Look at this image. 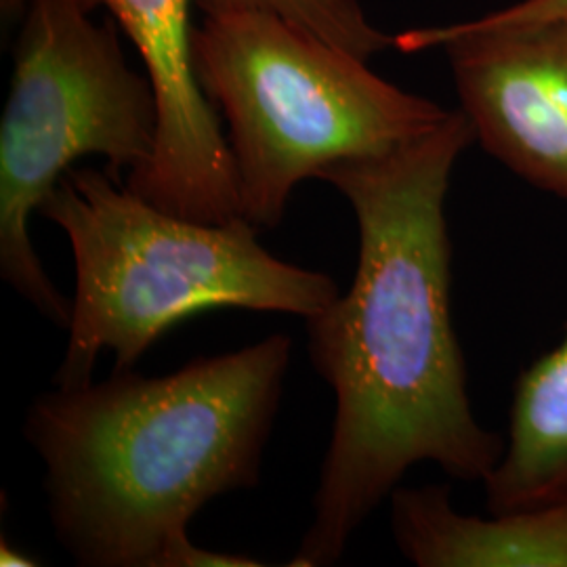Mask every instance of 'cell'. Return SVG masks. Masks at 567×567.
Wrapping results in <instances>:
<instances>
[{
  "mask_svg": "<svg viewBox=\"0 0 567 567\" xmlns=\"http://www.w3.org/2000/svg\"><path fill=\"white\" fill-rule=\"evenodd\" d=\"M82 0H28L0 121V278L60 328L72 320L30 240L61 177L84 156L122 182L152 161L158 107L126 61L118 23H95ZM124 183V182H122Z\"/></svg>",
  "mask_w": 567,
  "mask_h": 567,
  "instance_id": "5b68a950",
  "label": "cell"
},
{
  "mask_svg": "<svg viewBox=\"0 0 567 567\" xmlns=\"http://www.w3.org/2000/svg\"><path fill=\"white\" fill-rule=\"evenodd\" d=\"M25 7H28V0H0L2 18L7 21H16L23 18Z\"/></svg>",
  "mask_w": 567,
  "mask_h": 567,
  "instance_id": "4fadbf2b",
  "label": "cell"
},
{
  "mask_svg": "<svg viewBox=\"0 0 567 567\" xmlns=\"http://www.w3.org/2000/svg\"><path fill=\"white\" fill-rule=\"evenodd\" d=\"M501 21L567 20V0H522L492 13Z\"/></svg>",
  "mask_w": 567,
  "mask_h": 567,
  "instance_id": "8fae6325",
  "label": "cell"
},
{
  "mask_svg": "<svg viewBox=\"0 0 567 567\" xmlns=\"http://www.w3.org/2000/svg\"><path fill=\"white\" fill-rule=\"evenodd\" d=\"M482 484L487 513L567 501V320L561 341L517 377L505 452Z\"/></svg>",
  "mask_w": 567,
  "mask_h": 567,
  "instance_id": "9c48e42d",
  "label": "cell"
},
{
  "mask_svg": "<svg viewBox=\"0 0 567 567\" xmlns=\"http://www.w3.org/2000/svg\"><path fill=\"white\" fill-rule=\"evenodd\" d=\"M39 215L68 236L76 295L70 339L53 385L93 383L103 349L131 370L183 320L210 309L309 318L341 290L328 274L265 250L259 227L236 217L200 224L143 200L107 171L70 168Z\"/></svg>",
  "mask_w": 567,
  "mask_h": 567,
  "instance_id": "3957f363",
  "label": "cell"
},
{
  "mask_svg": "<svg viewBox=\"0 0 567 567\" xmlns=\"http://www.w3.org/2000/svg\"><path fill=\"white\" fill-rule=\"evenodd\" d=\"M0 566L30 567L39 566V561H32V557L25 550H20V548L13 547L11 543L2 540V545H0Z\"/></svg>",
  "mask_w": 567,
  "mask_h": 567,
  "instance_id": "7c38bea8",
  "label": "cell"
},
{
  "mask_svg": "<svg viewBox=\"0 0 567 567\" xmlns=\"http://www.w3.org/2000/svg\"><path fill=\"white\" fill-rule=\"evenodd\" d=\"M395 547L419 567H567V501L545 507L458 513L450 487H395Z\"/></svg>",
  "mask_w": 567,
  "mask_h": 567,
  "instance_id": "ba28073f",
  "label": "cell"
},
{
  "mask_svg": "<svg viewBox=\"0 0 567 567\" xmlns=\"http://www.w3.org/2000/svg\"><path fill=\"white\" fill-rule=\"evenodd\" d=\"M194 65L229 126L240 213L259 229L282 224L299 183L320 179L334 164L385 156L450 114L265 9L204 16Z\"/></svg>",
  "mask_w": 567,
  "mask_h": 567,
  "instance_id": "277c9868",
  "label": "cell"
},
{
  "mask_svg": "<svg viewBox=\"0 0 567 567\" xmlns=\"http://www.w3.org/2000/svg\"><path fill=\"white\" fill-rule=\"evenodd\" d=\"M475 131L463 110L385 156L326 168L358 221L353 282L305 318L307 353L337 398L313 519L290 567L334 566L410 466L484 482L505 440L475 419L452 322L446 198Z\"/></svg>",
  "mask_w": 567,
  "mask_h": 567,
  "instance_id": "6da1fadb",
  "label": "cell"
},
{
  "mask_svg": "<svg viewBox=\"0 0 567 567\" xmlns=\"http://www.w3.org/2000/svg\"><path fill=\"white\" fill-rule=\"evenodd\" d=\"M288 334L204 355L164 377L114 370L42 393L23 435L44 465L55 538L82 567H261L206 550L189 522L210 501L255 489L282 402Z\"/></svg>",
  "mask_w": 567,
  "mask_h": 567,
  "instance_id": "7a4b0ae2",
  "label": "cell"
},
{
  "mask_svg": "<svg viewBox=\"0 0 567 567\" xmlns=\"http://www.w3.org/2000/svg\"><path fill=\"white\" fill-rule=\"evenodd\" d=\"M105 7L133 42L152 82L158 128L152 161L124 183L161 210L200 224H227L240 213L231 147L194 65L192 7L198 0H82Z\"/></svg>",
  "mask_w": 567,
  "mask_h": 567,
  "instance_id": "52a82bcc",
  "label": "cell"
},
{
  "mask_svg": "<svg viewBox=\"0 0 567 567\" xmlns=\"http://www.w3.org/2000/svg\"><path fill=\"white\" fill-rule=\"evenodd\" d=\"M404 51L446 49L461 110L492 158L567 203V20L492 16L414 30Z\"/></svg>",
  "mask_w": 567,
  "mask_h": 567,
  "instance_id": "8992f818",
  "label": "cell"
},
{
  "mask_svg": "<svg viewBox=\"0 0 567 567\" xmlns=\"http://www.w3.org/2000/svg\"><path fill=\"white\" fill-rule=\"evenodd\" d=\"M198 7L204 16L238 9L274 11L365 61L395 44L370 23L358 0H198Z\"/></svg>",
  "mask_w": 567,
  "mask_h": 567,
  "instance_id": "30bf717a",
  "label": "cell"
}]
</instances>
